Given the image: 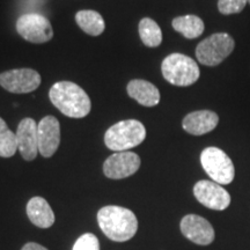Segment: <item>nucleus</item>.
Segmentation results:
<instances>
[{"mask_svg":"<svg viewBox=\"0 0 250 250\" xmlns=\"http://www.w3.org/2000/svg\"><path fill=\"white\" fill-rule=\"evenodd\" d=\"M49 98L62 114L71 118H83L90 112L92 102L85 90L71 81H58L50 88Z\"/></svg>","mask_w":250,"mask_h":250,"instance_id":"f257e3e1","label":"nucleus"},{"mask_svg":"<svg viewBox=\"0 0 250 250\" xmlns=\"http://www.w3.org/2000/svg\"><path fill=\"white\" fill-rule=\"evenodd\" d=\"M98 223L103 234L115 242L129 241L138 230L136 214L129 208L116 205L104 206L99 210Z\"/></svg>","mask_w":250,"mask_h":250,"instance_id":"f03ea898","label":"nucleus"},{"mask_svg":"<svg viewBox=\"0 0 250 250\" xmlns=\"http://www.w3.org/2000/svg\"><path fill=\"white\" fill-rule=\"evenodd\" d=\"M146 138V129L142 122L125 120L109 127L104 134V144L115 152H125L136 147Z\"/></svg>","mask_w":250,"mask_h":250,"instance_id":"7ed1b4c3","label":"nucleus"},{"mask_svg":"<svg viewBox=\"0 0 250 250\" xmlns=\"http://www.w3.org/2000/svg\"><path fill=\"white\" fill-rule=\"evenodd\" d=\"M162 76L174 86L187 87L197 83L201 76L198 64L182 54H171L161 64Z\"/></svg>","mask_w":250,"mask_h":250,"instance_id":"20e7f679","label":"nucleus"},{"mask_svg":"<svg viewBox=\"0 0 250 250\" xmlns=\"http://www.w3.org/2000/svg\"><path fill=\"white\" fill-rule=\"evenodd\" d=\"M234 48L235 42L229 34H212L197 45V61L205 66H217L232 54Z\"/></svg>","mask_w":250,"mask_h":250,"instance_id":"39448f33","label":"nucleus"},{"mask_svg":"<svg viewBox=\"0 0 250 250\" xmlns=\"http://www.w3.org/2000/svg\"><path fill=\"white\" fill-rule=\"evenodd\" d=\"M201 164L205 173L213 182L229 184L235 176V168L233 161L223 149L218 147H206L201 154Z\"/></svg>","mask_w":250,"mask_h":250,"instance_id":"423d86ee","label":"nucleus"},{"mask_svg":"<svg viewBox=\"0 0 250 250\" xmlns=\"http://www.w3.org/2000/svg\"><path fill=\"white\" fill-rule=\"evenodd\" d=\"M17 31L23 40L35 44L49 42L54 37L50 21L43 15L37 13H28L21 15L17 20Z\"/></svg>","mask_w":250,"mask_h":250,"instance_id":"0eeeda50","label":"nucleus"},{"mask_svg":"<svg viewBox=\"0 0 250 250\" xmlns=\"http://www.w3.org/2000/svg\"><path fill=\"white\" fill-rule=\"evenodd\" d=\"M41 81L39 72L31 68H15L0 73V86L14 94L34 92L39 88Z\"/></svg>","mask_w":250,"mask_h":250,"instance_id":"6e6552de","label":"nucleus"},{"mask_svg":"<svg viewBox=\"0 0 250 250\" xmlns=\"http://www.w3.org/2000/svg\"><path fill=\"white\" fill-rule=\"evenodd\" d=\"M196 199L205 208L214 211H224L230 204V195L220 184L213 181L202 180L193 187Z\"/></svg>","mask_w":250,"mask_h":250,"instance_id":"1a4fd4ad","label":"nucleus"},{"mask_svg":"<svg viewBox=\"0 0 250 250\" xmlns=\"http://www.w3.org/2000/svg\"><path fill=\"white\" fill-rule=\"evenodd\" d=\"M140 158L132 152H116L109 156L103 164V173L108 179L122 180L126 179L138 171Z\"/></svg>","mask_w":250,"mask_h":250,"instance_id":"9d476101","label":"nucleus"},{"mask_svg":"<svg viewBox=\"0 0 250 250\" xmlns=\"http://www.w3.org/2000/svg\"><path fill=\"white\" fill-rule=\"evenodd\" d=\"M39 153L43 158H51L61 144V124L54 116L43 117L37 124Z\"/></svg>","mask_w":250,"mask_h":250,"instance_id":"9b49d317","label":"nucleus"},{"mask_svg":"<svg viewBox=\"0 0 250 250\" xmlns=\"http://www.w3.org/2000/svg\"><path fill=\"white\" fill-rule=\"evenodd\" d=\"M181 232L188 240L199 246H208L214 241V229L210 221L197 214H188L181 220Z\"/></svg>","mask_w":250,"mask_h":250,"instance_id":"f8f14e48","label":"nucleus"},{"mask_svg":"<svg viewBox=\"0 0 250 250\" xmlns=\"http://www.w3.org/2000/svg\"><path fill=\"white\" fill-rule=\"evenodd\" d=\"M18 149L26 161L35 160L39 154V139H37V124L33 118H23L19 123L17 130Z\"/></svg>","mask_w":250,"mask_h":250,"instance_id":"ddd939ff","label":"nucleus"},{"mask_svg":"<svg viewBox=\"0 0 250 250\" xmlns=\"http://www.w3.org/2000/svg\"><path fill=\"white\" fill-rule=\"evenodd\" d=\"M219 123V116L211 110H197L183 118L182 126L192 136H203L213 131Z\"/></svg>","mask_w":250,"mask_h":250,"instance_id":"4468645a","label":"nucleus"},{"mask_svg":"<svg viewBox=\"0 0 250 250\" xmlns=\"http://www.w3.org/2000/svg\"><path fill=\"white\" fill-rule=\"evenodd\" d=\"M130 98L144 107H154L160 102V92L152 83L142 79L131 80L126 87Z\"/></svg>","mask_w":250,"mask_h":250,"instance_id":"2eb2a0df","label":"nucleus"},{"mask_svg":"<svg viewBox=\"0 0 250 250\" xmlns=\"http://www.w3.org/2000/svg\"><path fill=\"white\" fill-rule=\"evenodd\" d=\"M27 215L35 226L49 228L55 224V213L43 197H34L27 204Z\"/></svg>","mask_w":250,"mask_h":250,"instance_id":"dca6fc26","label":"nucleus"},{"mask_svg":"<svg viewBox=\"0 0 250 250\" xmlns=\"http://www.w3.org/2000/svg\"><path fill=\"white\" fill-rule=\"evenodd\" d=\"M76 22L80 29H83L87 35L100 36L105 29V23L102 15L99 12L83 9L76 14Z\"/></svg>","mask_w":250,"mask_h":250,"instance_id":"f3484780","label":"nucleus"},{"mask_svg":"<svg viewBox=\"0 0 250 250\" xmlns=\"http://www.w3.org/2000/svg\"><path fill=\"white\" fill-rule=\"evenodd\" d=\"M173 28L177 33L182 34L186 39L193 40L197 39L204 33L205 26L203 20L197 15H183V17H177L173 20Z\"/></svg>","mask_w":250,"mask_h":250,"instance_id":"a211bd4d","label":"nucleus"},{"mask_svg":"<svg viewBox=\"0 0 250 250\" xmlns=\"http://www.w3.org/2000/svg\"><path fill=\"white\" fill-rule=\"evenodd\" d=\"M139 36L148 48H156L162 42V31L159 24L149 18H144L139 22Z\"/></svg>","mask_w":250,"mask_h":250,"instance_id":"6ab92c4d","label":"nucleus"},{"mask_svg":"<svg viewBox=\"0 0 250 250\" xmlns=\"http://www.w3.org/2000/svg\"><path fill=\"white\" fill-rule=\"evenodd\" d=\"M18 149L17 134L0 117V156L1 158H12Z\"/></svg>","mask_w":250,"mask_h":250,"instance_id":"aec40b11","label":"nucleus"},{"mask_svg":"<svg viewBox=\"0 0 250 250\" xmlns=\"http://www.w3.org/2000/svg\"><path fill=\"white\" fill-rule=\"evenodd\" d=\"M248 0H218V9L221 14L230 15L242 12Z\"/></svg>","mask_w":250,"mask_h":250,"instance_id":"412c9836","label":"nucleus"},{"mask_svg":"<svg viewBox=\"0 0 250 250\" xmlns=\"http://www.w3.org/2000/svg\"><path fill=\"white\" fill-rule=\"evenodd\" d=\"M72 250H100L99 239L92 233L83 234L77 240Z\"/></svg>","mask_w":250,"mask_h":250,"instance_id":"4be33fe9","label":"nucleus"},{"mask_svg":"<svg viewBox=\"0 0 250 250\" xmlns=\"http://www.w3.org/2000/svg\"><path fill=\"white\" fill-rule=\"evenodd\" d=\"M21 250H48L45 247L39 245L35 242H28L27 245H24Z\"/></svg>","mask_w":250,"mask_h":250,"instance_id":"5701e85b","label":"nucleus"},{"mask_svg":"<svg viewBox=\"0 0 250 250\" xmlns=\"http://www.w3.org/2000/svg\"><path fill=\"white\" fill-rule=\"evenodd\" d=\"M248 2H249V5H250V0H248Z\"/></svg>","mask_w":250,"mask_h":250,"instance_id":"b1692460","label":"nucleus"}]
</instances>
